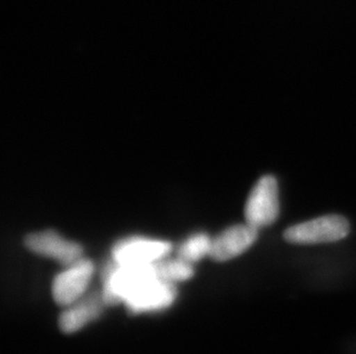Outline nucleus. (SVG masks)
<instances>
[{"mask_svg":"<svg viewBox=\"0 0 356 354\" xmlns=\"http://www.w3.org/2000/svg\"><path fill=\"white\" fill-rule=\"evenodd\" d=\"M102 278V294L108 306L124 303L142 285L157 278L154 264H120L115 260L105 266Z\"/></svg>","mask_w":356,"mask_h":354,"instance_id":"1","label":"nucleus"},{"mask_svg":"<svg viewBox=\"0 0 356 354\" xmlns=\"http://www.w3.org/2000/svg\"><path fill=\"white\" fill-rule=\"evenodd\" d=\"M350 234V224L340 215H325L289 228L284 234L293 244H322L341 241Z\"/></svg>","mask_w":356,"mask_h":354,"instance_id":"2","label":"nucleus"},{"mask_svg":"<svg viewBox=\"0 0 356 354\" xmlns=\"http://www.w3.org/2000/svg\"><path fill=\"white\" fill-rule=\"evenodd\" d=\"M278 215V183L273 175H266L256 182L245 201V222L261 229L273 224Z\"/></svg>","mask_w":356,"mask_h":354,"instance_id":"3","label":"nucleus"},{"mask_svg":"<svg viewBox=\"0 0 356 354\" xmlns=\"http://www.w3.org/2000/svg\"><path fill=\"white\" fill-rule=\"evenodd\" d=\"M94 273V262L87 258H81L74 264L66 266L52 282L51 290L54 301L66 307L83 297L88 292Z\"/></svg>","mask_w":356,"mask_h":354,"instance_id":"4","label":"nucleus"},{"mask_svg":"<svg viewBox=\"0 0 356 354\" xmlns=\"http://www.w3.org/2000/svg\"><path fill=\"white\" fill-rule=\"evenodd\" d=\"M24 245L33 253L54 259L65 267L83 258V248L79 243L65 238L56 230L31 233L24 238Z\"/></svg>","mask_w":356,"mask_h":354,"instance_id":"5","label":"nucleus"},{"mask_svg":"<svg viewBox=\"0 0 356 354\" xmlns=\"http://www.w3.org/2000/svg\"><path fill=\"white\" fill-rule=\"evenodd\" d=\"M170 242L157 238L131 236L117 242L112 248L113 260L120 264H152L171 253Z\"/></svg>","mask_w":356,"mask_h":354,"instance_id":"6","label":"nucleus"},{"mask_svg":"<svg viewBox=\"0 0 356 354\" xmlns=\"http://www.w3.org/2000/svg\"><path fill=\"white\" fill-rule=\"evenodd\" d=\"M178 296L175 284L166 283L155 278L142 285L126 299L128 311L135 314L164 311L172 306Z\"/></svg>","mask_w":356,"mask_h":354,"instance_id":"7","label":"nucleus"},{"mask_svg":"<svg viewBox=\"0 0 356 354\" xmlns=\"http://www.w3.org/2000/svg\"><path fill=\"white\" fill-rule=\"evenodd\" d=\"M257 237V228L252 227L247 222L245 224H236L212 238L211 251L209 257L219 262L232 260L252 248Z\"/></svg>","mask_w":356,"mask_h":354,"instance_id":"8","label":"nucleus"},{"mask_svg":"<svg viewBox=\"0 0 356 354\" xmlns=\"http://www.w3.org/2000/svg\"><path fill=\"white\" fill-rule=\"evenodd\" d=\"M108 305L102 291L87 292L83 297L65 307L59 317V328L64 334H74L87 324L101 318Z\"/></svg>","mask_w":356,"mask_h":354,"instance_id":"9","label":"nucleus"},{"mask_svg":"<svg viewBox=\"0 0 356 354\" xmlns=\"http://www.w3.org/2000/svg\"><path fill=\"white\" fill-rule=\"evenodd\" d=\"M156 278L161 281L170 284L180 283L188 281L194 275V267L192 264L184 260L178 255L175 258L165 257L161 260L154 262Z\"/></svg>","mask_w":356,"mask_h":354,"instance_id":"10","label":"nucleus"},{"mask_svg":"<svg viewBox=\"0 0 356 354\" xmlns=\"http://www.w3.org/2000/svg\"><path fill=\"white\" fill-rule=\"evenodd\" d=\"M212 238L205 233H197L192 235L182 243L178 248L179 258L187 261L189 264H195L205 255H210Z\"/></svg>","mask_w":356,"mask_h":354,"instance_id":"11","label":"nucleus"}]
</instances>
